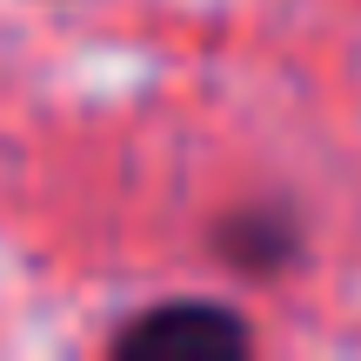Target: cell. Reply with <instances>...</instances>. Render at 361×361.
I'll return each instance as SVG.
<instances>
[{
	"label": "cell",
	"instance_id": "cell-1",
	"mask_svg": "<svg viewBox=\"0 0 361 361\" xmlns=\"http://www.w3.org/2000/svg\"><path fill=\"white\" fill-rule=\"evenodd\" d=\"M247 355H255L247 308L214 295L147 301L107 335V361H247Z\"/></svg>",
	"mask_w": 361,
	"mask_h": 361
},
{
	"label": "cell",
	"instance_id": "cell-2",
	"mask_svg": "<svg viewBox=\"0 0 361 361\" xmlns=\"http://www.w3.org/2000/svg\"><path fill=\"white\" fill-rule=\"evenodd\" d=\"M207 255L228 274L268 288L308 261V228H301V207L288 201H234L207 221Z\"/></svg>",
	"mask_w": 361,
	"mask_h": 361
}]
</instances>
